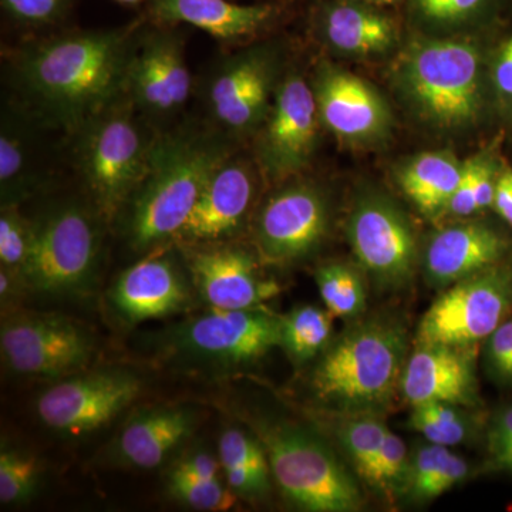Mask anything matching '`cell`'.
<instances>
[{
    "label": "cell",
    "instance_id": "b9f144b4",
    "mask_svg": "<svg viewBox=\"0 0 512 512\" xmlns=\"http://www.w3.org/2000/svg\"><path fill=\"white\" fill-rule=\"evenodd\" d=\"M173 470L198 478H220L222 473L220 458L204 447L190 448L175 463Z\"/></svg>",
    "mask_w": 512,
    "mask_h": 512
},
{
    "label": "cell",
    "instance_id": "ee69618b",
    "mask_svg": "<svg viewBox=\"0 0 512 512\" xmlns=\"http://www.w3.org/2000/svg\"><path fill=\"white\" fill-rule=\"evenodd\" d=\"M494 210L512 228V167L505 165L498 171L493 201Z\"/></svg>",
    "mask_w": 512,
    "mask_h": 512
},
{
    "label": "cell",
    "instance_id": "836d02e7",
    "mask_svg": "<svg viewBox=\"0 0 512 512\" xmlns=\"http://www.w3.org/2000/svg\"><path fill=\"white\" fill-rule=\"evenodd\" d=\"M410 426L440 446H456L467 437L468 426L454 404L431 402L414 406Z\"/></svg>",
    "mask_w": 512,
    "mask_h": 512
},
{
    "label": "cell",
    "instance_id": "9a60e30c",
    "mask_svg": "<svg viewBox=\"0 0 512 512\" xmlns=\"http://www.w3.org/2000/svg\"><path fill=\"white\" fill-rule=\"evenodd\" d=\"M173 28L156 25L138 39L128 69L127 94L134 106L151 116H173L191 96L183 39Z\"/></svg>",
    "mask_w": 512,
    "mask_h": 512
},
{
    "label": "cell",
    "instance_id": "277c9868",
    "mask_svg": "<svg viewBox=\"0 0 512 512\" xmlns=\"http://www.w3.org/2000/svg\"><path fill=\"white\" fill-rule=\"evenodd\" d=\"M397 74L407 99L433 126L457 130L480 119L481 56L473 43L417 40L404 53Z\"/></svg>",
    "mask_w": 512,
    "mask_h": 512
},
{
    "label": "cell",
    "instance_id": "d590c367",
    "mask_svg": "<svg viewBox=\"0 0 512 512\" xmlns=\"http://www.w3.org/2000/svg\"><path fill=\"white\" fill-rule=\"evenodd\" d=\"M218 458L221 466L235 464L249 467L265 478L272 474L264 444L237 427H229L222 431L218 440Z\"/></svg>",
    "mask_w": 512,
    "mask_h": 512
},
{
    "label": "cell",
    "instance_id": "8992f818",
    "mask_svg": "<svg viewBox=\"0 0 512 512\" xmlns=\"http://www.w3.org/2000/svg\"><path fill=\"white\" fill-rule=\"evenodd\" d=\"M97 214L80 202L67 201L33 221V245L23 284L39 295L57 298L92 291L101 258Z\"/></svg>",
    "mask_w": 512,
    "mask_h": 512
},
{
    "label": "cell",
    "instance_id": "c3c4849f",
    "mask_svg": "<svg viewBox=\"0 0 512 512\" xmlns=\"http://www.w3.org/2000/svg\"><path fill=\"white\" fill-rule=\"evenodd\" d=\"M114 2L124 6H138L141 3H148V0H114Z\"/></svg>",
    "mask_w": 512,
    "mask_h": 512
},
{
    "label": "cell",
    "instance_id": "d6a6232c",
    "mask_svg": "<svg viewBox=\"0 0 512 512\" xmlns=\"http://www.w3.org/2000/svg\"><path fill=\"white\" fill-rule=\"evenodd\" d=\"M387 430L382 421L369 416L353 417L340 429V441L352 458L357 473L366 481L372 476Z\"/></svg>",
    "mask_w": 512,
    "mask_h": 512
},
{
    "label": "cell",
    "instance_id": "d4e9b609",
    "mask_svg": "<svg viewBox=\"0 0 512 512\" xmlns=\"http://www.w3.org/2000/svg\"><path fill=\"white\" fill-rule=\"evenodd\" d=\"M197 426V413L185 406L138 410L114 441V456L124 466L151 470L161 466Z\"/></svg>",
    "mask_w": 512,
    "mask_h": 512
},
{
    "label": "cell",
    "instance_id": "f6af8a7d",
    "mask_svg": "<svg viewBox=\"0 0 512 512\" xmlns=\"http://www.w3.org/2000/svg\"><path fill=\"white\" fill-rule=\"evenodd\" d=\"M512 444V409L505 410L495 421L490 436V450L493 458L500 456Z\"/></svg>",
    "mask_w": 512,
    "mask_h": 512
},
{
    "label": "cell",
    "instance_id": "9c48e42d",
    "mask_svg": "<svg viewBox=\"0 0 512 512\" xmlns=\"http://www.w3.org/2000/svg\"><path fill=\"white\" fill-rule=\"evenodd\" d=\"M512 309V272L491 266L450 285L430 306L419 343L473 346L490 338Z\"/></svg>",
    "mask_w": 512,
    "mask_h": 512
},
{
    "label": "cell",
    "instance_id": "8d00e7d4",
    "mask_svg": "<svg viewBox=\"0 0 512 512\" xmlns=\"http://www.w3.org/2000/svg\"><path fill=\"white\" fill-rule=\"evenodd\" d=\"M74 0H0L10 22L26 29L59 25L69 16Z\"/></svg>",
    "mask_w": 512,
    "mask_h": 512
},
{
    "label": "cell",
    "instance_id": "f1b7e54d",
    "mask_svg": "<svg viewBox=\"0 0 512 512\" xmlns=\"http://www.w3.org/2000/svg\"><path fill=\"white\" fill-rule=\"evenodd\" d=\"M315 279L320 296L332 315L353 318L365 309V286L355 269L345 264L320 266Z\"/></svg>",
    "mask_w": 512,
    "mask_h": 512
},
{
    "label": "cell",
    "instance_id": "ba28073f",
    "mask_svg": "<svg viewBox=\"0 0 512 512\" xmlns=\"http://www.w3.org/2000/svg\"><path fill=\"white\" fill-rule=\"evenodd\" d=\"M281 342V316L261 308L211 309L164 333L161 348L174 362L224 370L256 362Z\"/></svg>",
    "mask_w": 512,
    "mask_h": 512
},
{
    "label": "cell",
    "instance_id": "e575fe53",
    "mask_svg": "<svg viewBox=\"0 0 512 512\" xmlns=\"http://www.w3.org/2000/svg\"><path fill=\"white\" fill-rule=\"evenodd\" d=\"M33 245V221L26 220L18 207H2L0 215V264L23 282Z\"/></svg>",
    "mask_w": 512,
    "mask_h": 512
},
{
    "label": "cell",
    "instance_id": "ab89813d",
    "mask_svg": "<svg viewBox=\"0 0 512 512\" xmlns=\"http://www.w3.org/2000/svg\"><path fill=\"white\" fill-rule=\"evenodd\" d=\"M481 158H483V156H476L463 163L460 181H458L456 191L451 195L446 208V211L450 212L454 217H470V215L478 212L476 204V184Z\"/></svg>",
    "mask_w": 512,
    "mask_h": 512
},
{
    "label": "cell",
    "instance_id": "ac0fdd59",
    "mask_svg": "<svg viewBox=\"0 0 512 512\" xmlns=\"http://www.w3.org/2000/svg\"><path fill=\"white\" fill-rule=\"evenodd\" d=\"M275 59L264 47L229 57L215 70L208 86V104L221 127L247 134L264 123L275 94Z\"/></svg>",
    "mask_w": 512,
    "mask_h": 512
},
{
    "label": "cell",
    "instance_id": "f35d334b",
    "mask_svg": "<svg viewBox=\"0 0 512 512\" xmlns=\"http://www.w3.org/2000/svg\"><path fill=\"white\" fill-rule=\"evenodd\" d=\"M406 444L397 434L387 430L383 446L373 466L370 485L384 491L402 490L406 481L407 467H409Z\"/></svg>",
    "mask_w": 512,
    "mask_h": 512
},
{
    "label": "cell",
    "instance_id": "6da1fadb",
    "mask_svg": "<svg viewBox=\"0 0 512 512\" xmlns=\"http://www.w3.org/2000/svg\"><path fill=\"white\" fill-rule=\"evenodd\" d=\"M141 23L63 33L25 47L16 80L39 120L76 134L123 99Z\"/></svg>",
    "mask_w": 512,
    "mask_h": 512
},
{
    "label": "cell",
    "instance_id": "f546056e",
    "mask_svg": "<svg viewBox=\"0 0 512 512\" xmlns=\"http://www.w3.org/2000/svg\"><path fill=\"white\" fill-rule=\"evenodd\" d=\"M40 466L28 451L2 444L0 450V503H29L40 484Z\"/></svg>",
    "mask_w": 512,
    "mask_h": 512
},
{
    "label": "cell",
    "instance_id": "60d3db41",
    "mask_svg": "<svg viewBox=\"0 0 512 512\" xmlns=\"http://www.w3.org/2000/svg\"><path fill=\"white\" fill-rule=\"evenodd\" d=\"M488 362L495 375L512 380V320H505L490 336Z\"/></svg>",
    "mask_w": 512,
    "mask_h": 512
},
{
    "label": "cell",
    "instance_id": "d6986e66",
    "mask_svg": "<svg viewBox=\"0 0 512 512\" xmlns=\"http://www.w3.org/2000/svg\"><path fill=\"white\" fill-rule=\"evenodd\" d=\"M254 168L229 156L205 184L194 210L174 241L185 247L224 244L244 227L254 204Z\"/></svg>",
    "mask_w": 512,
    "mask_h": 512
},
{
    "label": "cell",
    "instance_id": "484cf974",
    "mask_svg": "<svg viewBox=\"0 0 512 512\" xmlns=\"http://www.w3.org/2000/svg\"><path fill=\"white\" fill-rule=\"evenodd\" d=\"M461 168L463 163L453 154H419L400 171V187L424 215L434 217L446 211L460 181Z\"/></svg>",
    "mask_w": 512,
    "mask_h": 512
},
{
    "label": "cell",
    "instance_id": "ffe728a7",
    "mask_svg": "<svg viewBox=\"0 0 512 512\" xmlns=\"http://www.w3.org/2000/svg\"><path fill=\"white\" fill-rule=\"evenodd\" d=\"M320 123L340 140L372 143L386 136L392 116L375 87L339 67H320L315 86Z\"/></svg>",
    "mask_w": 512,
    "mask_h": 512
},
{
    "label": "cell",
    "instance_id": "3957f363",
    "mask_svg": "<svg viewBox=\"0 0 512 512\" xmlns=\"http://www.w3.org/2000/svg\"><path fill=\"white\" fill-rule=\"evenodd\" d=\"M406 349V333L392 320L357 323L326 350L316 367V396L346 413L383 409L402 382Z\"/></svg>",
    "mask_w": 512,
    "mask_h": 512
},
{
    "label": "cell",
    "instance_id": "7a4b0ae2",
    "mask_svg": "<svg viewBox=\"0 0 512 512\" xmlns=\"http://www.w3.org/2000/svg\"><path fill=\"white\" fill-rule=\"evenodd\" d=\"M231 156L224 138L178 131L154 140L143 181L127 202L126 234L137 251H153L188 220L211 175Z\"/></svg>",
    "mask_w": 512,
    "mask_h": 512
},
{
    "label": "cell",
    "instance_id": "52a82bcc",
    "mask_svg": "<svg viewBox=\"0 0 512 512\" xmlns=\"http://www.w3.org/2000/svg\"><path fill=\"white\" fill-rule=\"evenodd\" d=\"M272 476L296 507L312 512H353L362 508L359 488L345 467L311 430L291 423L262 429Z\"/></svg>",
    "mask_w": 512,
    "mask_h": 512
},
{
    "label": "cell",
    "instance_id": "74e56055",
    "mask_svg": "<svg viewBox=\"0 0 512 512\" xmlns=\"http://www.w3.org/2000/svg\"><path fill=\"white\" fill-rule=\"evenodd\" d=\"M451 451L440 444H424L414 451L409 458L404 488L409 491L414 500H430L431 488L440 476Z\"/></svg>",
    "mask_w": 512,
    "mask_h": 512
},
{
    "label": "cell",
    "instance_id": "44dd1931",
    "mask_svg": "<svg viewBox=\"0 0 512 512\" xmlns=\"http://www.w3.org/2000/svg\"><path fill=\"white\" fill-rule=\"evenodd\" d=\"M284 12V6L271 2L238 5L231 0H148L144 19L160 26L185 23L222 43H239L261 35Z\"/></svg>",
    "mask_w": 512,
    "mask_h": 512
},
{
    "label": "cell",
    "instance_id": "7dc6e473",
    "mask_svg": "<svg viewBox=\"0 0 512 512\" xmlns=\"http://www.w3.org/2000/svg\"><path fill=\"white\" fill-rule=\"evenodd\" d=\"M359 2L369 3V5L379 6V8H386V6H393L399 3L400 0H359Z\"/></svg>",
    "mask_w": 512,
    "mask_h": 512
},
{
    "label": "cell",
    "instance_id": "1f68e13d",
    "mask_svg": "<svg viewBox=\"0 0 512 512\" xmlns=\"http://www.w3.org/2000/svg\"><path fill=\"white\" fill-rule=\"evenodd\" d=\"M497 0H409L413 15L440 29H456L490 15Z\"/></svg>",
    "mask_w": 512,
    "mask_h": 512
},
{
    "label": "cell",
    "instance_id": "5b68a950",
    "mask_svg": "<svg viewBox=\"0 0 512 512\" xmlns=\"http://www.w3.org/2000/svg\"><path fill=\"white\" fill-rule=\"evenodd\" d=\"M133 109V101L123 97L76 133L77 167L107 221L126 208L150 163L154 141L144 136Z\"/></svg>",
    "mask_w": 512,
    "mask_h": 512
},
{
    "label": "cell",
    "instance_id": "bcb514c9",
    "mask_svg": "<svg viewBox=\"0 0 512 512\" xmlns=\"http://www.w3.org/2000/svg\"><path fill=\"white\" fill-rule=\"evenodd\" d=\"M495 466L501 470L512 471V444L500 456L493 458Z\"/></svg>",
    "mask_w": 512,
    "mask_h": 512
},
{
    "label": "cell",
    "instance_id": "7bdbcfd3",
    "mask_svg": "<svg viewBox=\"0 0 512 512\" xmlns=\"http://www.w3.org/2000/svg\"><path fill=\"white\" fill-rule=\"evenodd\" d=\"M493 83L500 100L512 109V35L505 40L495 56Z\"/></svg>",
    "mask_w": 512,
    "mask_h": 512
},
{
    "label": "cell",
    "instance_id": "4fadbf2b",
    "mask_svg": "<svg viewBox=\"0 0 512 512\" xmlns=\"http://www.w3.org/2000/svg\"><path fill=\"white\" fill-rule=\"evenodd\" d=\"M328 224L322 192L312 184H291L262 205L255 224L256 247L269 264H292L322 244Z\"/></svg>",
    "mask_w": 512,
    "mask_h": 512
},
{
    "label": "cell",
    "instance_id": "83f0119b",
    "mask_svg": "<svg viewBox=\"0 0 512 512\" xmlns=\"http://www.w3.org/2000/svg\"><path fill=\"white\" fill-rule=\"evenodd\" d=\"M281 348L298 363H305L328 346L332 313L318 306L303 305L281 318Z\"/></svg>",
    "mask_w": 512,
    "mask_h": 512
},
{
    "label": "cell",
    "instance_id": "7402d4cb",
    "mask_svg": "<svg viewBox=\"0 0 512 512\" xmlns=\"http://www.w3.org/2000/svg\"><path fill=\"white\" fill-rule=\"evenodd\" d=\"M470 346L419 343L404 365L402 393L414 406L440 402L477 403V379Z\"/></svg>",
    "mask_w": 512,
    "mask_h": 512
},
{
    "label": "cell",
    "instance_id": "2e32d148",
    "mask_svg": "<svg viewBox=\"0 0 512 512\" xmlns=\"http://www.w3.org/2000/svg\"><path fill=\"white\" fill-rule=\"evenodd\" d=\"M190 271L171 249L156 248L147 258L131 265L111 286V308L124 322L140 323L168 318L190 309Z\"/></svg>",
    "mask_w": 512,
    "mask_h": 512
},
{
    "label": "cell",
    "instance_id": "cb8c5ba5",
    "mask_svg": "<svg viewBox=\"0 0 512 512\" xmlns=\"http://www.w3.org/2000/svg\"><path fill=\"white\" fill-rule=\"evenodd\" d=\"M507 251L500 232L480 222L440 229L427 245L424 268L433 284L450 286L497 265Z\"/></svg>",
    "mask_w": 512,
    "mask_h": 512
},
{
    "label": "cell",
    "instance_id": "4316f807",
    "mask_svg": "<svg viewBox=\"0 0 512 512\" xmlns=\"http://www.w3.org/2000/svg\"><path fill=\"white\" fill-rule=\"evenodd\" d=\"M32 148L23 128L3 119L0 134V197L2 207H18L37 188Z\"/></svg>",
    "mask_w": 512,
    "mask_h": 512
},
{
    "label": "cell",
    "instance_id": "30bf717a",
    "mask_svg": "<svg viewBox=\"0 0 512 512\" xmlns=\"http://www.w3.org/2000/svg\"><path fill=\"white\" fill-rule=\"evenodd\" d=\"M2 359L23 376H72L94 355L90 333L74 320L52 313H16L0 328Z\"/></svg>",
    "mask_w": 512,
    "mask_h": 512
},
{
    "label": "cell",
    "instance_id": "4dcf8cb0",
    "mask_svg": "<svg viewBox=\"0 0 512 512\" xmlns=\"http://www.w3.org/2000/svg\"><path fill=\"white\" fill-rule=\"evenodd\" d=\"M168 494L178 503L200 511H227L235 504V494L221 478H198L171 468L167 476Z\"/></svg>",
    "mask_w": 512,
    "mask_h": 512
},
{
    "label": "cell",
    "instance_id": "e0dca14e",
    "mask_svg": "<svg viewBox=\"0 0 512 512\" xmlns=\"http://www.w3.org/2000/svg\"><path fill=\"white\" fill-rule=\"evenodd\" d=\"M184 259L194 291L211 309L261 308L281 292V286L261 274L254 256L245 249L222 244L187 247Z\"/></svg>",
    "mask_w": 512,
    "mask_h": 512
},
{
    "label": "cell",
    "instance_id": "5bb4252c",
    "mask_svg": "<svg viewBox=\"0 0 512 512\" xmlns=\"http://www.w3.org/2000/svg\"><path fill=\"white\" fill-rule=\"evenodd\" d=\"M350 245L357 261L382 286L409 281L416 261V239L402 211L380 197L360 201L350 215Z\"/></svg>",
    "mask_w": 512,
    "mask_h": 512
},
{
    "label": "cell",
    "instance_id": "7c38bea8",
    "mask_svg": "<svg viewBox=\"0 0 512 512\" xmlns=\"http://www.w3.org/2000/svg\"><path fill=\"white\" fill-rule=\"evenodd\" d=\"M319 123L312 87L301 74H288L276 87L256 151L266 177L284 181L301 173L315 151Z\"/></svg>",
    "mask_w": 512,
    "mask_h": 512
},
{
    "label": "cell",
    "instance_id": "603a6c76",
    "mask_svg": "<svg viewBox=\"0 0 512 512\" xmlns=\"http://www.w3.org/2000/svg\"><path fill=\"white\" fill-rule=\"evenodd\" d=\"M312 25L326 45L345 55H383L399 39L392 16L359 0H323L313 9Z\"/></svg>",
    "mask_w": 512,
    "mask_h": 512
},
{
    "label": "cell",
    "instance_id": "8fae6325",
    "mask_svg": "<svg viewBox=\"0 0 512 512\" xmlns=\"http://www.w3.org/2000/svg\"><path fill=\"white\" fill-rule=\"evenodd\" d=\"M141 389L143 379L120 367L67 376L40 394L36 412L50 430L83 436L116 419Z\"/></svg>",
    "mask_w": 512,
    "mask_h": 512
}]
</instances>
